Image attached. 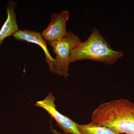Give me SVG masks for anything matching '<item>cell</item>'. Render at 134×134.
Listing matches in <instances>:
<instances>
[{
  "mask_svg": "<svg viewBox=\"0 0 134 134\" xmlns=\"http://www.w3.org/2000/svg\"><path fill=\"white\" fill-rule=\"evenodd\" d=\"M91 122L121 134H134V103L120 99L101 104L93 111Z\"/></svg>",
  "mask_w": 134,
  "mask_h": 134,
  "instance_id": "obj_1",
  "label": "cell"
},
{
  "mask_svg": "<svg viewBox=\"0 0 134 134\" xmlns=\"http://www.w3.org/2000/svg\"><path fill=\"white\" fill-rule=\"evenodd\" d=\"M122 55V52L113 50L98 30L94 28L87 40L72 50L70 62L91 60L112 65Z\"/></svg>",
  "mask_w": 134,
  "mask_h": 134,
  "instance_id": "obj_2",
  "label": "cell"
},
{
  "mask_svg": "<svg viewBox=\"0 0 134 134\" xmlns=\"http://www.w3.org/2000/svg\"><path fill=\"white\" fill-rule=\"evenodd\" d=\"M81 41L78 36L69 31L63 38L49 42L53 51L56 54L55 72L65 78L69 76V70L70 55L73 49Z\"/></svg>",
  "mask_w": 134,
  "mask_h": 134,
  "instance_id": "obj_3",
  "label": "cell"
},
{
  "mask_svg": "<svg viewBox=\"0 0 134 134\" xmlns=\"http://www.w3.org/2000/svg\"><path fill=\"white\" fill-rule=\"evenodd\" d=\"M55 100V97L52 93L49 92L44 99L37 101L34 105L47 111L55 120L57 125L63 133L67 134H81L77 127V123L57 111L54 104Z\"/></svg>",
  "mask_w": 134,
  "mask_h": 134,
  "instance_id": "obj_4",
  "label": "cell"
},
{
  "mask_svg": "<svg viewBox=\"0 0 134 134\" xmlns=\"http://www.w3.org/2000/svg\"><path fill=\"white\" fill-rule=\"evenodd\" d=\"M69 17V12L66 10L52 15L50 24L41 33L46 41L49 43L59 40L66 36L68 31L66 25Z\"/></svg>",
  "mask_w": 134,
  "mask_h": 134,
  "instance_id": "obj_5",
  "label": "cell"
},
{
  "mask_svg": "<svg viewBox=\"0 0 134 134\" xmlns=\"http://www.w3.org/2000/svg\"><path fill=\"white\" fill-rule=\"evenodd\" d=\"M13 36L17 40L33 43L42 48L44 52L46 60L49 65L50 71L53 73H55V59L50 55L47 48V41L41 34L33 31L25 29L23 30H18L13 34Z\"/></svg>",
  "mask_w": 134,
  "mask_h": 134,
  "instance_id": "obj_6",
  "label": "cell"
},
{
  "mask_svg": "<svg viewBox=\"0 0 134 134\" xmlns=\"http://www.w3.org/2000/svg\"><path fill=\"white\" fill-rule=\"evenodd\" d=\"M16 3L9 1L8 3L7 12V18L0 30V46L6 38L11 36L19 30L16 22V14L15 9Z\"/></svg>",
  "mask_w": 134,
  "mask_h": 134,
  "instance_id": "obj_7",
  "label": "cell"
},
{
  "mask_svg": "<svg viewBox=\"0 0 134 134\" xmlns=\"http://www.w3.org/2000/svg\"><path fill=\"white\" fill-rule=\"evenodd\" d=\"M77 127L81 134H121L108 128L96 125L91 121L85 125L77 124Z\"/></svg>",
  "mask_w": 134,
  "mask_h": 134,
  "instance_id": "obj_8",
  "label": "cell"
},
{
  "mask_svg": "<svg viewBox=\"0 0 134 134\" xmlns=\"http://www.w3.org/2000/svg\"><path fill=\"white\" fill-rule=\"evenodd\" d=\"M52 133L53 134H67L64 133H61V132H59V131L56 129H53L52 131Z\"/></svg>",
  "mask_w": 134,
  "mask_h": 134,
  "instance_id": "obj_9",
  "label": "cell"
}]
</instances>
